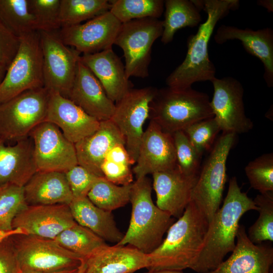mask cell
<instances>
[{"label":"cell","instance_id":"cell-31","mask_svg":"<svg viewBox=\"0 0 273 273\" xmlns=\"http://www.w3.org/2000/svg\"><path fill=\"white\" fill-rule=\"evenodd\" d=\"M132 184L119 186L98 177L87 197L99 208L112 212L130 202Z\"/></svg>","mask_w":273,"mask_h":273},{"label":"cell","instance_id":"cell-7","mask_svg":"<svg viewBox=\"0 0 273 273\" xmlns=\"http://www.w3.org/2000/svg\"><path fill=\"white\" fill-rule=\"evenodd\" d=\"M20 39L17 52L0 84V104L26 90L44 87L39 31H32Z\"/></svg>","mask_w":273,"mask_h":273},{"label":"cell","instance_id":"cell-8","mask_svg":"<svg viewBox=\"0 0 273 273\" xmlns=\"http://www.w3.org/2000/svg\"><path fill=\"white\" fill-rule=\"evenodd\" d=\"M163 21L154 18L131 20L121 24L114 44L123 51L127 77L144 78L149 76L151 49L161 37Z\"/></svg>","mask_w":273,"mask_h":273},{"label":"cell","instance_id":"cell-40","mask_svg":"<svg viewBox=\"0 0 273 273\" xmlns=\"http://www.w3.org/2000/svg\"><path fill=\"white\" fill-rule=\"evenodd\" d=\"M190 142L201 156L212 148L220 128L214 117L197 122L183 130Z\"/></svg>","mask_w":273,"mask_h":273},{"label":"cell","instance_id":"cell-24","mask_svg":"<svg viewBox=\"0 0 273 273\" xmlns=\"http://www.w3.org/2000/svg\"><path fill=\"white\" fill-rule=\"evenodd\" d=\"M6 143L0 139V186L23 187L37 171L33 140L28 135L13 145Z\"/></svg>","mask_w":273,"mask_h":273},{"label":"cell","instance_id":"cell-3","mask_svg":"<svg viewBox=\"0 0 273 273\" xmlns=\"http://www.w3.org/2000/svg\"><path fill=\"white\" fill-rule=\"evenodd\" d=\"M238 0H205L203 10L207 14L205 22L197 32L187 39V53L182 63L166 78L168 86L185 88L199 81H211L216 77V69L208 54V44L218 21L231 10L239 7Z\"/></svg>","mask_w":273,"mask_h":273},{"label":"cell","instance_id":"cell-10","mask_svg":"<svg viewBox=\"0 0 273 273\" xmlns=\"http://www.w3.org/2000/svg\"><path fill=\"white\" fill-rule=\"evenodd\" d=\"M21 271L57 272L78 269L83 258L55 240L28 234L12 236Z\"/></svg>","mask_w":273,"mask_h":273},{"label":"cell","instance_id":"cell-49","mask_svg":"<svg viewBox=\"0 0 273 273\" xmlns=\"http://www.w3.org/2000/svg\"><path fill=\"white\" fill-rule=\"evenodd\" d=\"M7 70V69L6 67L0 65V84L5 76Z\"/></svg>","mask_w":273,"mask_h":273},{"label":"cell","instance_id":"cell-6","mask_svg":"<svg viewBox=\"0 0 273 273\" xmlns=\"http://www.w3.org/2000/svg\"><path fill=\"white\" fill-rule=\"evenodd\" d=\"M236 134L223 132L205 161L193 190V202L209 222L219 209L226 181V164Z\"/></svg>","mask_w":273,"mask_h":273},{"label":"cell","instance_id":"cell-38","mask_svg":"<svg viewBox=\"0 0 273 273\" xmlns=\"http://www.w3.org/2000/svg\"><path fill=\"white\" fill-rule=\"evenodd\" d=\"M245 171L251 188L260 194L273 192V153L264 154L250 161Z\"/></svg>","mask_w":273,"mask_h":273},{"label":"cell","instance_id":"cell-19","mask_svg":"<svg viewBox=\"0 0 273 273\" xmlns=\"http://www.w3.org/2000/svg\"><path fill=\"white\" fill-rule=\"evenodd\" d=\"M230 257L207 273H271L273 247L270 244H255L248 238L245 228L239 225L236 246Z\"/></svg>","mask_w":273,"mask_h":273},{"label":"cell","instance_id":"cell-18","mask_svg":"<svg viewBox=\"0 0 273 273\" xmlns=\"http://www.w3.org/2000/svg\"><path fill=\"white\" fill-rule=\"evenodd\" d=\"M49 92L44 121L55 124L69 141L75 144L98 129L100 121L69 99L58 92Z\"/></svg>","mask_w":273,"mask_h":273},{"label":"cell","instance_id":"cell-15","mask_svg":"<svg viewBox=\"0 0 273 273\" xmlns=\"http://www.w3.org/2000/svg\"><path fill=\"white\" fill-rule=\"evenodd\" d=\"M121 24L108 11L84 23L62 27L58 33L64 44L80 54H93L112 49Z\"/></svg>","mask_w":273,"mask_h":273},{"label":"cell","instance_id":"cell-26","mask_svg":"<svg viewBox=\"0 0 273 273\" xmlns=\"http://www.w3.org/2000/svg\"><path fill=\"white\" fill-rule=\"evenodd\" d=\"M117 143L125 145L116 125L110 119L101 121L95 132L75 144L78 164L94 174L103 177L101 164L109 150Z\"/></svg>","mask_w":273,"mask_h":273},{"label":"cell","instance_id":"cell-22","mask_svg":"<svg viewBox=\"0 0 273 273\" xmlns=\"http://www.w3.org/2000/svg\"><path fill=\"white\" fill-rule=\"evenodd\" d=\"M214 39L223 44L229 40H238L247 53L259 59L263 65V77L268 87L273 86V30L270 27L254 30L221 25Z\"/></svg>","mask_w":273,"mask_h":273},{"label":"cell","instance_id":"cell-20","mask_svg":"<svg viewBox=\"0 0 273 273\" xmlns=\"http://www.w3.org/2000/svg\"><path fill=\"white\" fill-rule=\"evenodd\" d=\"M152 175L156 206L172 217L179 218L191 201L199 174L186 175L176 166L173 169Z\"/></svg>","mask_w":273,"mask_h":273},{"label":"cell","instance_id":"cell-27","mask_svg":"<svg viewBox=\"0 0 273 273\" xmlns=\"http://www.w3.org/2000/svg\"><path fill=\"white\" fill-rule=\"evenodd\" d=\"M28 205H69L73 196L65 172L37 171L23 187Z\"/></svg>","mask_w":273,"mask_h":273},{"label":"cell","instance_id":"cell-5","mask_svg":"<svg viewBox=\"0 0 273 273\" xmlns=\"http://www.w3.org/2000/svg\"><path fill=\"white\" fill-rule=\"evenodd\" d=\"M213 117L208 95L192 87L158 89L150 104V121L172 134Z\"/></svg>","mask_w":273,"mask_h":273},{"label":"cell","instance_id":"cell-17","mask_svg":"<svg viewBox=\"0 0 273 273\" xmlns=\"http://www.w3.org/2000/svg\"><path fill=\"white\" fill-rule=\"evenodd\" d=\"M76 223L68 205H27L15 217L12 226L28 235L54 240Z\"/></svg>","mask_w":273,"mask_h":273},{"label":"cell","instance_id":"cell-11","mask_svg":"<svg viewBox=\"0 0 273 273\" xmlns=\"http://www.w3.org/2000/svg\"><path fill=\"white\" fill-rule=\"evenodd\" d=\"M39 32L43 54L44 87L68 98L81 54L64 43L58 30Z\"/></svg>","mask_w":273,"mask_h":273},{"label":"cell","instance_id":"cell-35","mask_svg":"<svg viewBox=\"0 0 273 273\" xmlns=\"http://www.w3.org/2000/svg\"><path fill=\"white\" fill-rule=\"evenodd\" d=\"M110 3L109 11L121 23L145 18L158 19L164 8L162 0H112Z\"/></svg>","mask_w":273,"mask_h":273},{"label":"cell","instance_id":"cell-42","mask_svg":"<svg viewBox=\"0 0 273 273\" xmlns=\"http://www.w3.org/2000/svg\"><path fill=\"white\" fill-rule=\"evenodd\" d=\"M73 199L86 197L98 176L78 164L65 172Z\"/></svg>","mask_w":273,"mask_h":273},{"label":"cell","instance_id":"cell-14","mask_svg":"<svg viewBox=\"0 0 273 273\" xmlns=\"http://www.w3.org/2000/svg\"><path fill=\"white\" fill-rule=\"evenodd\" d=\"M211 82L213 95L210 106L214 117L223 132L235 134L247 132L253 126L245 113L244 88L232 77H215Z\"/></svg>","mask_w":273,"mask_h":273},{"label":"cell","instance_id":"cell-21","mask_svg":"<svg viewBox=\"0 0 273 273\" xmlns=\"http://www.w3.org/2000/svg\"><path fill=\"white\" fill-rule=\"evenodd\" d=\"M68 99L100 122L110 120L115 108V103L107 96L100 81L80 59Z\"/></svg>","mask_w":273,"mask_h":273},{"label":"cell","instance_id":"cell-23","mask_svg":"<svg viewBox=\"0 0 273 273\" xmlns=\"http://www.w3.org/2000/svg\"><path fill=\"white\" fill-rule=\"evenodd\" d=\"M80 60L100 81L113 102L119 101L133 86L127 77L124 65L112 49L82 54Z\"/></svg>","mask_w":273,"mask_h":273},{"label":"cell","instance_id":"cell-34","mask_svg":"<svg viewBox=\"0 0 273 273\" xmlns=\"http://www.w3.org/2000/svg\"><path fill=\"white\" fill-rule=\"evenodd\" d=\"M110 7V1L108 0H61V27L90 20L109 11Z\"/></svg>","mask_w":273,"mask_h":273},{"label":"cell","instance_id":"cell-36","mask_svg":"<svg viewBox=\"0 0 273 273\" xmlns=\"http://www.w3.org/2000/svg\"><path fill=\"white\" fill-rule=\"evenodd\" d=\"M259 216L249 228L248 237L255 244L273 241V192L257 195L253 200Z\"/></svg>","mask_w":273,"mask_h":273},{"label":"cell","instance_id":"cell-33","mask_svg":"<svg viewBox=\"0 0 273 273\" xmlns=\"http://www.w3.org/2000/svg\"><path fill=\"white\" fill-rule=\"evenodd\" d=\"M0 20L18 37L37 30L27 0H0Z\"/></svg>","mask_w":273,"mask_h":273},{"label":"cell","instance_id":"cell-30","mask_svg":"<svg viewBox=\"0 0 273 273\" xmlns=\"http://www.w3.org/2000/svg\"><path fill=\"white\" fill-rule=\"evenodd\" d=\"M54 240L62 247L84 259L107 245L102 238L77 223L62 231Z\"/></svg>","mask_w":273,"mask_h":273},{"label":"cell","instance_id":"cell-46","mask_svg":"<svg viewBox=\"0 0 273 273\" xmlns=\"http://www.w3.org/2000/svg\"><path fill=\"white\" fill-rule=\"evenodd\" d=\"M258 5L265 8L268 12H273L272 0H259L257 2Z\"/></svg>","mask_w":273,"mask_h":273},{"label":"cell","instance_id":"cell-12","mask_svg":"<svg viewBox=\"0 0 273 273\" xmlns=\"http://www.w3.org/2000/svg\"><path fill=\"white\" fill-rule=\"evenodd\" d=\"M157 89L153 86L132 88L115 103L110 120L124 138L126 150L134 163L144 131L143 125L149 118L150 104Z\"/></svg>","mask_w":273,"mask_h":273},{"label":"cell","instance_id":"cell-48","mask_svg":"<svg viewBox=\"0 0 273 273\" xmlns=\"http://www.w3.org/2000/svg\"><path fill=\"white\" fill-rule=\"evenodd\" d=\"M78 269L61 271H57V272H37V271H21V273H76L78 270Z\"/></svg>","mask_w":273,"mask_h":273},{"label":"cell","instance_id":"cell-16","mask_svg":"<svg viewBox=\"0 0 273 273\" xmlns=\"http://www.w3.org/2000/svg\"><path fill=\"white\" fill-rule=\"evenodd\" d=\"M135 163L132 170L136 179L175 168L177 164L172 134L150 121L144 131Z\"/></svg>","mask_w":273,"mask_h":273},{"label":"cell","instance_id":"cell-44","mask_svg":"<svg viewBox=\"0 0 273 273\" xmlns=\"http://www.w3.org/2000/svg\"><path fill=\"white\" fill-rule=\"evenodd\" d=\"M12 236L0 241V273L21 272Z\"/></svg>","mask_w":273,"mask_h":273},{"label":"cell","instance_id":"cell-28","mask_svg":"<svg viewBox=\"0 0 273 273\" xmlns=\"http://www.w3.org/2000/svg\"><path fill=\"white\" fill-rule=\"evenodd\" d=\"M69 207L76 223L105 241L117 244L123 238L124 234L117 228L112 212L99 208L87 197L73 199Z\"/></svg>","mask_w":273,"mask_h":273},{"label":"cell","instance_id":"cell-39","mask_svg":"<svg viewBox=\"0 0 273 273\" xmlns=\"http://www.w3.org/2000/svg\"><path fill=\"white\" fill-rule=\"evenodd\" d=\"M38 31H56L61 27V0H27Z\"/></svg>","mask_w":273,"mask_h":273},{"label":"cell","instance_id":"cell-41","mask_svg":"<svg viewBox=\"0 0 273 273\" xmlns=\"http://www.w3.org/2000/svg\"><path fill=\"white\" fill-rule=\"evenodd\" d=\"M172 136L179 170L188 175L199 174L202 156L196 151L183 130L175 132Z\"/></svg>","mask_w":273,"mask_h":273},{"label":"cell","instance_id":"cell-43","mask_svg":"<svg viewBox=\"0 0 273 273\" xmlns=\"http://www.w3.org/2000/svg\"><path fill=\"white\" fill-rule=\"evenodd\" d=\"M19 37L13 34L0 20V65L8 68L18 50Z\"/></svg>","mask_w":273,"mask_h":273},{"label":"cell","instance_id":"cell-32","mask_svg":"<svg viewBox=\"0 0 273 273\" xmlns=\"http://www.w3.org/2000/svg\"><path fill=\"white\" fill-rule=\"evenodd\" d=\"M134 162L129 155L125 145L117 143L107 152L101 166L103 177L119 186L132 184L133 172L131 168Z\"/></svg>","mask_w":273,"mask_h":273},{"label":"cell","instance_id":"cell-29","mask_svg":"<svg viewBox=\"0 0 273 273\" xmlns=\"http://www.w3.org/2000/svg\"><path fill=\"white\" fill-rule=\"evenodd\" d=\"M161 42H171L175 33L180 29L194 27L200 25L201 16L200 11L192 0H166Z\"/></svg>","mask_w":273,"mask_h":273},{"label":"cell","instance_id":"cell-13","mask_svg":"<svg viewBox=\"0 0 273 273\" xmlns=\"http://www.w3.org/2000/svg\"><path fill=\"white\" fill-rule=\"evenodd\" d=\"M37 171L65 172L78 165L75 144L55 124L43 121L29 133Z\"/></svg>","mask_w":273,"mask_h":273},{"label":"cell","instance_id":"cell-37","mask_svg":"<svg viewBox=\"0 0 273 273\" xmlns=\"http://www.w3.org/2000/svg\"><path fill=\"white\" fill-rule=\"evenodd\" d=\"M27 205L23 187L12 184L0 186V231H10L18 213Z\"/></svg>","mask_w":273,"mask_h":273},{"label":"cell","instance_id":"cell-47","mask_svg":"<svg viewBox=\"0 0 273 273\" xmlns=\"http://www.w3.org/2000/svg\"><path fill=\"white\" fill-rule=\"evenodd\" d=\"M145 273H184L182 270H148L147 272Z\"/></svg>","mask_w":273,"mask_h":273},{"label":"cell","instance_id":"cell-9","mask_svg":"<svg viewBox=\"0 0 273 273\" xmlns=\"http://www.w3.org/2000/svg\"><path fill=\"white\" fill-rule=\"evenodd\" d=\"M49 92L45 87L24 92L0 104V139L17 142L44 121Z\"/></svg>","mask_w":273,"mask_h":273},{"label":"cell","instance_id":"cell-50","mask_svg":"<svg viewBox=\"0 0 273 273\" xmlns=\"http://www.w3.org/2000/svg\"><path fill=\"white\" fill-rule=\"evenodd\" d=\"M85 264L84 259L82 262L80 266L79 267L76 273H85Z\"/></svg>","mask_w":273,"mask_h":273},{"label":"cell","instance_id":"cell-45","mask_svg":"<svg viewBox=\"0 0 273 273\" xmlns=\"http://www.w3.org/2000/svg\"><path fill=\"white\" fill-rule=\"evenodd\" d=\"M20 234H26V232L20 228H15L10 231H0V241L8 236Z\"/></svg>","mask_w":273,"mask_h":273},{"label":"cell","instance_id":"cell-2","mask_svg":"<svg viewBox=\"0 0 273 273\" xmlns=\"http://www.w3.org/2000/svg\"><path fill=\"white\" fill-rule=\"evenodd\" d=\"M209 222L191 201L167 231L166 238L147 254L148 270L191 269L203 247Z\"/></svg>","mask_w":273,"mask_h":273},{"label":"cell","instance_id":"cell-25","mask_svg":"<svg viewBox=\"0 0 273 273\" xmlns=\"http://www.w3.org/2000/svg\"><path fill=\"white\" fill-rule=\"evenodd\" d=\"M84 261L85 273H134L148 265L147 254L128 245H107Z\"/></svg>","mask_w":273,"mask_h":273},{"label":"cell","instance_id":"cell-4","mask_svg":"<svg viewBox=\"0 0 273 273\" xmlns=\"http://www.w3.org/2000/svg\"><path fill=\"white\" fill-rule=\"evenodd\" d=\"M152 190L151 181L147 176L136 179L132 183L130 222L123 238L116 244L128 245L149 254L162 243L164 235L174 220L154 204Z\"/></svg>","mask_w":273,"mask_h":273},{"label":"cell","instance_id":"cell-1","mask_svg":"<svg viewBox=\"0 0 273 273\" xmlns=\"http://www.w3.org/2000/svg\"><path fill=\"white\" fill-rule=\"evenodd\" d=\"M252 210L257 211L258 207L241 191L237 178L232 177L222 206L209 222L203 247L191 269L197 273L215 269L234 249L240 220Z\"/></svg>","mask_w":273,"mask_h":273}]
</instances>
